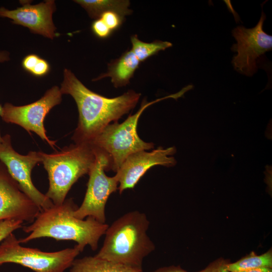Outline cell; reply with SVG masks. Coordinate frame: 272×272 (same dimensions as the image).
Masks as SVG:
<instances>
[{"mask_svg": "<svg viewBox=\"0 0 272 272\" xmlns=\"http://www.w3.org/2000/svg\"><path fill=\"white\" fill-rule=\"evenodd\" d=\"M92 19H99L104 12L113 11L124 17L130 15L132 11L128 9L130 3L125 0H76Z\"/></svg>", "mask_w": 272, "mask_h": 272, "instance_id": "obj_16", "label": "cell"}, {"mask_svg": "<svg viewBox=\"0 0 272 272\" xmlns=\"http://www.w3.org/2000/svg\"><path fill=\"white\" fill-rule=\"evenodd\" d=\"M92 148L95 155V163L88 174L89 178L84 200L74 215L80 219L92 217L100 223H106V204L109 196L118 189V178L116 174L113 177L106 175L105 171H109L108 157L102 151Z\"/></svg>", "mask_w": 272, "mask_h": 272, "instance_id": "obj_7", "label": "cell"}, {"mask_svg": "<svg viewBox=\"0 0 272 272\" xmlns=\"http://www.w3.org/2000/svg\"><path fill=\"white\" fill-rule=\"evenodd\" d=\"M238 272H272V268L263 267L250 269Z\"/></svg>", "mask_w": 272, "mask_h": 272, "instance_id": "obj_27", "label": "cell"}, {"mask_svg": "<svg viewBox=\"0 0 272 272\" xmlns=\"http://www.w3.org/2000/svg\"><path fill=\"white\" fill-rule=\"evenodd\" d=\"M41 155L49 180V188L45 194L55 205L64 202L73 185L89 174L95 161L89 143H75L53 153L41 152Z\"/></svg>", "mask_w": 272, "mask_h": 272, "instance_id": "obj_4", "label": "cell"}, {"mask_svg": "<svg viewBox=\"0 0 272 272\" xmlns=\"http://www.w3.org/2000/svg\"><path fill=\"white\" fill-rule=\"evenodd\" d=\"M124 18L115 11H109L102 14L99 18L112 32L119 28L123 21Z\"/></svg>", "mask_w": 272, "mask_h": 272, "instance_id": "obj_19", "label": "cell"}, {"mask_svg": "<svg viewBox=\"0 0 272 272\" xmlns=\"http://www.w3.org/2000/svg\"><path fill=\"white\" fill-rule=\"evenodd\" d=\"M130 40L132 44L131 50L140 62L172 46L170 42L158 40L152 42H143L138 38L137 35H132Z\"/></svg>", "mask_w": 272, "mask_h": 272, "instance_id": "obj_18", "label": "cell"}, {"mask_svg": "<svg viewBox=\"0 0 272 272\" xmlns=\"http://www.w3.org/2000/svg\"><path fill=\"white\" fill-rule=\"evenodd\" d=\"M265 19L262 10L260 20L254 27L248 29L239 26L232 31L237 43L232 45L231 50L237 52L232 63L237 72L246 76L251 77L257 71L258 59L272 49V36L263 30Z\"/></svg>", "mask_w": 272, "mask_h": 272, "instance_id": "obj_8", "label": "cell"}, {"mask_svg": "<svg viewBox=\"0 0 272 272\" xmlns=\"http://www.w3.org/2000/svg\"><path fill=\"white\" fill-rule=\"evenodd\" d=\"M23 221L17 220L0 221V242L14 231L23 227Z\"/></svg>", "mask_w": 272, "mask_h": 272, "instance_id": "obj_20", "label": "cell"}, {"mask_svg": "<svg viewBox=\"0 0 272 272\" xmlns=\"http://www.w3.org/2000/svg\"><path fill=\"white\" fill-rule=\"evenodd\" d=\"M91 28L95 35L100 38H106L112 32L100 18L96 19L93 22Z\"/></svg>", "mask_w": 272, "mask_h": 272, "instance_id": "obj_21", "label": "cell"}, {"mask_svg": "<svg viewBox=\"0 0 272 272\" xmlns=\"http://www.w3.org/2000/svg\"><path fill=\"white\" fill-rule=\"evenodd\" d=\"M149 221L144 213H125L108 226L103 245L95 255L109 262L143 270L144 258L155 246L147 234Z\"/></svg>", "mask_w": 272, "mask_h": 272, "instance_id": "obj_3", "label": "cell"}, {"mask_svg": "<svg viewBox=\"0 0 272 272\" xmlns=\"http://www.w3.org/2000/svg\"><path fill=\"white\" fill-rule=\"evenodd\" d=\"M55 10L54 0L34 5L26 3L15 10L0 7V17L10 19L14 24L28 28L33 33L53 39L56 36V27L52 20Z\"/></svg>", "mask_w": 272, "mask_h": 272, "instance_id": "obj_13", "label": "cell"}, {"mask_svg": "<svg viewBox=\"0 0 272 272\" xmlns=\"http://www.w3.org/2000/svg\"><path fill=\"white\" fill-rule=\"evenodd\" d=\"M41 210L23 192L0 161V221L32 222Z\"/></svg>", "mask_w": 272, "mask_h": 272, "instance_id": "obj_11", "label": "cell"}, {"mask_svg": "<svg viewBox=\"0 0 272 272\" xmlns=\"http://www.w3.org/2000/svg\"><path fill=\"white\" fill-rule=\"evenodd\" d=\"M40 58L39 56L35 54L27 55L22 60L23 67L27 72L31 73Z\"/></svg>", "mask_w": 272, "mask_h": 272, "instance_id": "obj_24", "label": "cell"}, {"mask_svg": "<svg viewBox=\"0 0 272 272\" xmlns=\"http://www.w3.org/2000/svg\"><path fill=\"white\" fill-rule=\"evenodd\" d=\"M62 94L71 95L79 112V121L72 140L75 144L89 143L111 122H116L134 108L141 94L129 90L107 98L86 87L70 70L65 69L60 88Z\"/></svg>", "mask_w": 272, "mask_h": 272, "instance_id": "obj_1", "label": "cell"}, {"mask_svg": "<svg viewBox=\"0 0 272 272\" xmlns=\"http://www.w3.org/2000/svg\"><path fill=\"white\" fill-rule=\"evenodd\" d=\"M60 88L54 86L46 91L36 101L23 106L5 103L3 106L2 119L7 123L17 124L28 132L36 133L43 141L54 148L56 141L50 140L44 126L45 117L50 110L62 101Z\"/></svg>", "mask_w": 272, "mask_h": 272, "instance_id": "obj_9", "label": "cell"}, {"mask_svg": "<svg viewBox=\"0 0 272 272\" xmlns=\"http://www.w3.org/2000/svg\"><path fill=\"white\" fill-rule=\"evenodd\" d=\"M69 272H143L94 256L75 259Z\"/></svg>", "mask_w": 272, "mask_h": 272, "instance_id": "obj_15", "label": "cell"}, {"mask_svg": "<svg viewBox=\"0 0 272 272\" xmlns=\"http://www.w3.org/2000/svg\"><path fill=\"white\" fill-rule=\"evenodd\" d=\"M10 59V53L5 50H0V63L9 61ZM3 106L0 104V116L2 114Z\"/></svg>", "mask_w": 272, "mask_h": 272, "instance_id": "obj_26", "label": "cell"}, {"mask_svg": "<svg viewBox=\"0 0 272 272\" xmlns=\"http://www.w3.org/2000/svg\"><path fill=\"white\" fill-rule=\"evenodd\" d=\"M50 70V65L45 59L40 58L31 72L33 75L37 77H42L46 75Z\"/></svg>", "mask_w": 272, "mask_h": 272, "instance_id": "obj_23", "label": "cell"}, {"mask_svg": "<svg viewBox=\"0 0 272 272\" xmlns=\"http://www.w3.org/2000/svg\"><path fill=\"white\" fill-rule=\"evenodd\" d=\"M263 267L272 268L271 249L260 255H256L254 252H251L249 255L235 262H229L226 266L229 272H238Z\"/></svg>", "mask_w": 272, "mask_h": 272, "instance_id": "obj_17", "label": "cell"}, {"mask_svg": "<svg viewBox=\"0 0 272 272\" xmlns=\"http://www.w3.org/2000/svg\"><path fill=\"white\" fill-rule=\"evenodd\" d=\"M41 161V152L30 151L26 155H21L13 148L11 135L3 136L0 143V161L23 192L41 210H45L53 203L35 186L31 179L32 170Z\"/></svg>", "mask_w": 272, "mask_h": 272, "instance_id": "obj_10", "label": "cell"}, {"mask_svg": "<svg viewBox=\"0 0 272 272\" xmlns=\"http://www.w3.org/2000/svg\"><path fill=\"white\" fill-rule=\"evenodd\" d=\"M78 206L73 198L65 199L58 205L42 210L30 225L23 227V230L29 235L19 240L20 243H26L40 238H51L56 240H72L82 252L89 245L92 250L97 249L100 238L108 227L106 223L98 222L92 217L85 220L74 215Z\"/></svg>", "mask_w": 272, "mask_h": 272, "instance_id": "obj_2", "label": "cell"}, {"mask_svg": "<svg viewBox=\"0 0 272 272\" xmlns=\"http://www.w3.org/2000/svg\"><path fill=\"white\" fill-rule=\"evenodd\" d=\"M229 262L220 258L211 262L205 269L198 272H229L226 267Z\"/></svg>", "mask_w": 272, "mask_h": 272, "instance_id": "obj_22", "label": "cell"}, {"mask_svg": "<svg viewBox=\"0 0 272 272\" xmlns=\"http://www.w3.org/2000/svg\"><path fill=\"white\" fill-rule=\"evenodd\" d=\"M140 63L132 50H127L120 57L112 60L108 64L107 73L100 75L93 81L110 77L114 87L125 86L129 84Z\"/></svg>", "mask_w": 272, "mask_h": 272, "instance_id": "obj_14", "label": "cell"}, {"mask_svg": "<svg viewBox=\"0 0 272 272\" xmlns=\"http://www.w3.org/2000/svg\"><path fill=\"white\" fill-rule=\"evenodd\" d=\"M189 90L187 87L183 88L178 92L171 94L151 102L144 99L140 108L133 115H129L123 122L110 123L93 140L89 143L107 155L109 159V171L116 172L125 159L130 154L154 148L152 143L142 140L137 132L138 121L142 113L149 106L160 101L168 98L182 97Z\"/></svg>", "mask_w": 272, "mask_h": 272, "instance_id": "obj_5", "label": "cell"}, {"mask_svg": "<svg viewBox=\"0 0 272 272\" xmlns=\"http://www.w3.org/2000/svg\"><path fill=\"white\" fill-rule=\"evenodd\" d=\"M151 272H188L180 266L171 265L159 268Z\"/></svg>", "mask_w": 272, "mask_h": 272, "instance_id": "obj_25", "label": "cell"}, {"mask_svg": "<svg viewBox=\"0 0 272 272\" xmlns=\"http://www.w3.org/2000/svg\"><path fill=\"white\" fill-rule=\"evenodd\" d=\"M175 147L163 149L159 147L151 152L138 151L129 155L116 172L118 178V190L120 194L127 189L134 188L146 172L156 165L172 167L176 161L173 155Z\"/></svg>", "mask_w": 272, "mask_h": 272, "instance_id": "obj_12", "label": "cell"}, {"mask_svg": "<svg viewBox=\"0 0 272 272\" xmlns=\"http://www.w3.org/2000/svg\"><path fill=\"white\" fill-rule=\"evenodd\" d=\"M80 252L75 246L55 252L25 247L12 233L0 244V266L13 263L35 272H64Z\"/></svg>", "mask_w": 272, "mask_h": 272, "instance_id": "obj_6", "label": "cell"}]
</instances>
